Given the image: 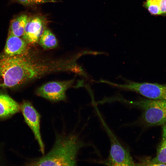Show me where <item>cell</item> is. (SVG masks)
<instances>
[{
  "mask_svg": "<svg viewBox=\"0 0 166 166\" xmlns=\"http://www.w3.org/2000/svg\"><path fill=\"white\" fill-rule=\"evenodd\" d=\"M57 60L44 58L28 49L21 54L0 55V88L14 87L48 74L58 72Z\"/></svg>",
  "mask_w": 166,
  "mask_h": 166,
  "instance_id": "1",
  "label": "cell"
},
{
  "mask_svg": "<svg viewBox=\"0 0 166 166\" xmlns=\"http://www.w3.org/2000/svg\"><path fill=\"white\" fill-rule=\"evenodd\" d=\"M73 134L58 135L49 151L39 158L29 161L28 165L74 166L77 164L80 149L86 145Z\"/></svg>",
  "mask_w": 166,
  "mask_h": 166,
  "instance_id": "2",
  "label": "cell"
},
{
  "mask_svg": "<svg viewBox=\"0 0 166 166\" xmlns=\"http://www.w3.org/2000/svg\"><path fill=\"white\" fill-rule=\"evenodd\" d=\"M110 99L112 102L118 101L141 109L142 113L137 123L148 127L166 124V100L142 99L132 101L119 96Z\"/></svg>",
  "mask_w": 166,
  "mask_h": 166,
  "instance_id": "3",
  "label": "cell"
},
{
  "mask_svg": "<svg viewBox=\"0 0 166 166\" xmlns=\"http://www.w3.org/2000/svg\"><path fill=\"white\" fill-rule=\"evenodd\" d=\"M97 111L104 127L109 136L110 142V150L108 158L103 162L106 165L111 166L136 165L129 151L124 148L102 118L99 112Z\"/></svg>",
  "mask_w": 166,
  "mask_h": 166,
  "instance_id": "4",
  "label": "cell"
},
{
  "mask_svg": "<svg viewBox=\"0 0 166 166\" xmlns=\"http://www.w3.org/2000/svg\"><path fill=\"white\" fill-rule=\"evenodd\" d=\"M124 84L111 82L110 85L123 90L136 92L148 99L166 100V85L156 83H139L126 80Z\"/></svg>",
  "mask_w": 166,
  "mask_h": 166,
  "instance_id": "5",
  "label": "cell"
},
{
  "mask_svg": "<svg viewBox=\"0 0 166 166\" xmlns=\"http://www.w3.org/2000/svg\"><path fill=\"white\" fill-rule=\"evenodd\" d=\"M74 82L73 80L49 82L38 88L36 93L38 96L52 101H64L66 98V90Z\"/></svg>",
  "mask_w": 166,
  "mask_h": 166,
  "instance_id": "6",
  "label": "cell"
},
{
  "mask_svg": "<svg viewBox=\"0 0 166 166\" xmlns=\"http://www.w3.org/2000/svg\"><path fill=\"white\" fill-rule=\"evenodd\" d=\"M25 122L32 131L43 155L45 154V146L40 132L41 116L32 104L28 101H24L20 105Z\"/></svg>",
  "mask_w": 166,
  "mask_h": 166,
  "instance_id": "7",
  "label": "cell"
},
{
  "mask_svg": "<svg viewBox=\"0 0 166 166\" xmlns=\"http://www.w3.org/2000/svg\"><path fill=\"white\" fill-rule=\"evenodd\" d=\"M45 29L44 20L42 17L36 16L29 18L22 36L23 39L28 44L36 43Z\"/></svg>",
  "mask_w": 166,
  "mask_h": 166,
  "instance_id": "8",
  "label": "cell"
},
{
  "mask_svg": "<svg viewBox=\"0 0 166 166\" xmlns=\"http://www.w3.org/2000/svg\"><path fill=\"white\" fill-rule=\"evenodd\" d=\"M27 44L24 39L9 34L4 49V54L9 56L22 54L28 49Z\"/></svg>",
  "mask_w": 166,
  "mask_h": 166,
  "instance_id": "9",
  "label": "cell"
},
{
  "mask_svg": "<svg viewBox=\"0 0 166 166\" xmlns=\"http://www.w3.org/2000/svg\"><path fill=\"white\" fill-rule=\"evenodd\" d=\"M19 111L20 105L8 95L0 94V120L7 119Z\"/></svg>",
  "mask_w": 166,
  "mask_h": 166,
  "instance_id": "10",
  "label": "cell"
},
{
  "mask_svg": "<svg viewBox=\"0 0 166 166\" xmlns=\"http://www.w3.org/2000/svg\"><path fill=\"white\" fill-rule=\"evenodd\" d=\"M149 166L166 165V124L163 125L162 138L155 156L149 159Z\"/></svg>",
  "mask_w": 166,
  "mask_h": 166,
  "instance_id": "11",
  "label": "cell"
},
{
  "mask_svg": "<svg viewBox=\"0 0 166 166\" xmlns=\"http://www.w3.org/2000/svg\"><path fill=\"white\" fill-rule=\"evenodd\" d=\"M29 18L25 14H22L13 19L11 22L9 34L18 37L23 36L26 25Z\"/></svg>",
  "mask_w": 166,
  "mask_h": 166,
  "instance_id": "12",
  "label": "cell"
},
{
  "mask_svg": "<svg viewBox=\"0 0 166 166\" xmlns=\"http://www.w3.org/2000/svg\"><path fill=\"white\" fill-rule=\"evenodd\" d=\"M143 6L152 15L166 14V0H147Z\"/></svg>",
  "mask_w": 166,
  "mask_h": 166,
  "instance_id": "13",
  "label": "cell"
},
{
  "mask_svg": "<svg viewBox=\"0 0 166 166\" xmlns=\"http://www.w3.org/2000/svg\"><path fill=\"white\" fill-rule=\"evenodd\" d=\"M39 42L40 45L45 50L54 48L58 44L57 40L55 35L48 29H45L44 31Z\"/></svg>",
  "mask_w": 166,
  "mask_h": 166,
  "instance_id": "14",
  "label": "cell"
},
{
  "mask_svg": "<svg viewBox=\"0 0 166 166\" xmlns=\"http://www.w3.org/2000/svg\"><path fill=\"white\" fill-rule=\"evenodd\" d=\"M20 3L24 5H37L47 3H55L57 1L54 0H17Z\"/></svg>",
  "mask_w": 166,
  "mask_h": 166,
  "instance_id": "15",
  "label": "cell"
}]
</instances>
